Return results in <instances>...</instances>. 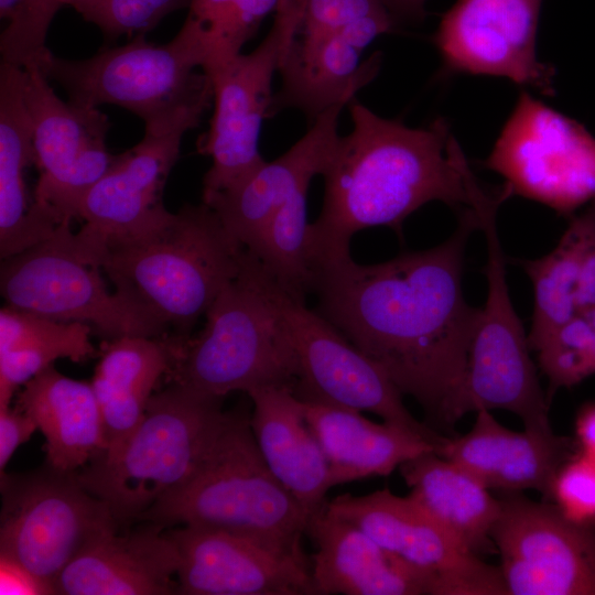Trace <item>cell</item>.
<instances>
[{"instance_id":"6da1fadb","label":"cell","mask_w":595,"mask_h":595,"mask_svg":"<svg viewBox=\"0 0 595 595\" xmlns=\"http://www.w3.org/2000/svg\"><path fill=\"white\" fill-rule=\"evenodd\" d=\"M475 229L477 215L468 210L433 248L376 264L357 263L350 253L325 257L314 268L317 312L445 430L454 425L479 313L462 286L465 247Z\"/></svg>"},{"instance_id":"7a4b0ae2","label":"cell","mask_w":595,"mask_h":595,"mask_svg":"<svg viewBox=\"0 0 595 595\" xmlns=\"http://www.w3.org/2000/svg\"><path fill=\"white\" fill-rule=\"evenodd\" d=\"M353 130L338 137L321 174V213L310 224L313 262L347 255L353 236L386 226L401 232L409 215L433 201L473 210L483 185L445 119L411 128L353 98Z\"/></svg>"},{"instance_id":"3957f363","label":"cell","mask_w":595,"mask_h":595,"mask_svg":"<svg viewBox=\"0 0 595 595\" xmlns=\"http://www.w3.org/2000/svg\"><path fill=\"white\" fill-rule=\"evenodd\" d=\"M244 248L205 203L185 204L163 223L105 242L89 256L115 291L176 335L190 336L238 274Z\"/></svg>"},{"instance_id":"277c9868","label":"cell","mask_w":595,"mask_h":595,"mask_svg":"<svg viewBox=\"0 0 595 595\" xmlns=\"http://www.w3.org/2000/svg\"><path fill=\"white\" fill-rule=\"evenodd\" d=\"M250 415L226 412L198 468L138 520L245 537L306 559L301 539L310 516L275 478L257 445Z\"/></svg>"},{"instance_id":"5b68a950","label":"cell","mask_w":595,"mask_h":595,"mask_svg":"<svg viewBox=\"0 0 595 595\" xmlns=\"http://www.w3.org/2000/svg\"><path fill=\"white\" fill-rule=\"evenodd\" d=\"M223 399L176 382L151 396L143 419L120 451L75 472L121 526L138 521L198 468L219 432Z\"/></svg>"},{"instance_id":"8992f818","label":"cell","mask_w":595,"mask_h":595,"mask_svg":"<svg viewBox=\"0 0 595 595\" xmlns=\"http://www.w3.org/2000/svg\"><path fill=\"white\" fill-rule=\"evenodd\" d=\"M169 376L199 394L224 399L232 391L290 386L296 360L285 325L268 296L257 258L244 250L238 274L205 313Z\"/></svg>"},{"instance_id":"52a82bcc","label":"cell","mask_w":595,"mask_h":595,"mask_svg":"<svg viewBox=\"0 0 595 595\" xmlns=\"http://www.w3.org/2000/svg\"><path fill=\"white\" fill-rule=\"evenodd\" d=\"M209 50L202 26L187 14L177 34L165 44L144 34L121 46L100 50L91 57L66 60L52 52L40 65L69 101L85 107L120 106L144 123L213 94L206 67Z\"/></svg>"},{"instance_id":"ba28073f","label":"cell","mask_w":595,"mask_h":595,"mask_svg":"<svg viewBox=\"0 0 595 595\" xmlns=\"http://www.w3.org/2000/svg\"><path fill=\"white\" fill-rule=\"evenodd\" d=\"M509 197L489 191L475 205L487 247V298L473 329L466 371L454 407V418L478 410L502 409L518 415L524 430L548 433L549 400L530 357L528 335L511 303L506 260L497 229V212Z\"/></svg>"},{"instance_id":"9c48e42d","label":"cell","mask_w":595,"mask_h":595,"mask_svg":"<svg viewBox=\"0 0 595 595\" xmlns=\"http://www.w3.org/2000/svg\"><path fill=\"white\" fill-rule=\"evenodd\" d=\"M264 290L289 333L296 360L294 394L304 402L367 411L423 437L435 448L447 437L416 420L389 376L305 301L283 290L259 262Z\"/></svg>"},{"instance_id":"30bf717a","label":"cell","mask_w":595,"mask_h":595,"mask_svg":"<svg viewBox=\"0 0 595 595\" xmlns=\"http://www.w3.org/2000/svg\"><path fill=\"white\" fill-rule=\"evenodd\" d=\"M0 478V559L26 570L51 594L58 575L87 544L121 527L75 473L47 466Z\"/></svg>"},{"instance_id":"8fae6325","label":"cell","mask_w":595,"mask_h":595,"mask_svg":"<svg viewBox=\"0 0 595 595\" xmlns=\"http://www.w3.org/2000/svg\"><path fill=\"white\" fill-rule=\"evenodd\" d=\"M71 224L48 239L1 260L6 305L63 322L89 324L105 338L165 337L167 329L116 291L75 247Z\"/></svg>"},{"instance_id":"7c38bea8","label":"cell","mask_w":595,"mask_h":595,"mask_svg":"<svg viewBox=\"0 0 595 595\" xmlns=\"http://www.w3.org/2000/svg\"><path fill=\"white\" fill-rule=\"evenodd\" d=\"M274 12L269 33L251 53L204 72L213 85L215 108L208 131L197 142L198 152L212 158L203 178V202L236 186L266 162L258 144L273 96L271 83L299 34L304 0H281Z\"/></svg>"},{"instance_id":"4fadbf2b","label":"cell","mask_w":595,"mask_h":595,"mask_svg":"<svg viewBox=\"0 0 595 595\" xmlns=\"http://www.w3.org/2000/svg\"><path fill=\"white\" fill-rule=\"evenodd\" d=\"M484 166L509 196L573 216L595 199V138L576 120L521 91Z\"/></svg>"},{"instance_id":"5bb4252c","label":"cell","mask_w":595,"mask_h":595,"mask_svg":"<svg viewBox=\"0 0 595 595\" xmlns=\"http://www.w3.org/2000/svg\"><path fill=\"white\" fill-rule=\"evenodd\" d=\"M213 97L209 94L144 123L142 140L118 154L93 186L79 209L84 224L74 234L75 246L87 260L105 242L143 232L171 216L163 204L164 185L183 136L199 125Z\"/></svg>"},{"instance_id":"9a60e30c","label":"cell","mask_w":595,"mask_h":595,"mask_svg":"<svg viewBox=\"0 0 595 595\" xmlns=\"http://www.w3.org/2000/svg\"><path fill=\"white\" fill-rule=\"evenodd\" d=\"M499 501L491 540L508 595H595V529L518 491Z\"/></svg>"},{"instance_id":"2e32d148","label":"cell","mask_w":595,"mask_h":595,"mask_svg":"<svg viewBox=\"0 0 595 595\" xmlns=\"http://www.w3.org/2000/svg\"><path fill=\"white\" fill-rule=\"evenodd\" d=\"M326 507L425 573L433 595H508L500 569L483 562L409 495L388 488L363 496L347 493Z\"/></svg>"},{"instance_id":"e0dca14e","label":"cell","mask_w":595,"mask_h":595,"mask_svg":"<svg viewBox=\"0 0 595 595\" xmlns=\"http://www.w3.org/2000/svg\"><path fill=\"white\" fill-rule=\"evenodd\" d=\"M542 0H457L432 36L444 74L504 77L554 94V68L538 60Z\"/></svg>"},{"instance_id":"ac0fdd59","label":"cell","mask_w":595,"mask_h":595,"mask_svg":"<svg viewBox=\"0 0 595 595\" xmlns=\"http://www.w3.org/2000/svg\"><path fill=\"white\" fill-rule=\"evenodd\" d=\"M180 554L178 594L317 595L307 559L224 531L166 528Z\"/></svg>"},{"instance_id":"d6986e66","label":"cell","mask_w":595,"mask_h":595,"mask_svg":"<svg viewBox=\"0 0 595 595\" xmlns=\"http://www.w3.org/2000/svg\"><path fill=\"white\" fill-rule=\"evenodd\" d=\"M389 14L370 17L329 33L298 34L279 68L282 85L273 94L268 118L286 108L306 115L310 123L329 107L351 100L378 74L381 53L360 63L364 50L379 35L396 30Z\"/></svg>"},{"instance_id":"ffe728a7","label":"cell","mask_w":595,"mask_h":595,"mask_svg":"<svg viewBox=\"0 0 595 595\" xmlns=\"http://www.w3.org/2000/svg\"><path fill=\"white\" fill-rule=\"evenodd\" d=\"M349 101L343 100L324 110L285 153L266 161L236 186L203 202L244 249L252 250L285 201L323 173L339 137V115Z\"/></svg>"},{"instance_id":"44dd1931","label":"cell","mask_w":595,"mask_h":595,"mask_svg":"<svg viewBox=\"0 0 595 595\" xmlns=\"http://www.w3.org/2000/svg\"><path fill=\"white\" fill-rule=\"evenodd\" d=\"M180 554L166 529L143 522L93 540L62 571L53 588L63 595L178 594Z\"/></svg>"},{"instance_id":"7402d4cb","label":"cell","mask_w":595,"mask_h":595,"mask_svg":"<svg viewBox=\"0 0 595 595\" xmlns=\"http://www.w3.org/2000/svg\"><path fill=\"white\" fill-rule=\"evenodd\" d=\"M315 545L312 577L317 595H433L431 578L380 545L326 504L310 516Z\"/></svg>"},{"instance_id":"603a6c76","label":"cell","mask_w":595,"mask_h":595,"mask_svg":"<svg viewBox=\"0 0 595 595\" xmlns=\"http://www.w3.org/2000/svg\"><path fill=\"white\" fill-rule=\"evenodd\" d=\"M476 414L466 434L447 437L436 453L467 469L488 489H534L550 501L558 469L577 452L575 440L509 430L488 410Z\"/></svg>"},{"instance_id":"cb8c5ba5","label":"cell","mask_w":595,"mask_h":595,"mask_svg":"<svg viewBox=\"0 0 595 595\" xmlns=\"http://www.w3.org/2000/svg\"><path fill=\"white\" fill-rule=\"evenodd\" d=\"M24 71L0 65V257L20 253L61 227L46 207L30 203L25 170L35 163L33 122L23 94Z\"/></svg>"},{"instance_id":"d4e9b609","label":"cell","mask_w":595,"mask_h":595,"mask_svg":"<svg viewBox=\"0 0 595 595\" xmlns=\"http://www.w3.org/2000/svg\"><path fill=\"white\" fill-rule=\"evenodd\" d=\"M252 401L251 429L268 467L309 516L327 502L329 466L304 414L303 401L290 386L247 392Z\"/></svg>"},{"instance_id":"484cf974","label":"cell","mask_w":595,"mask_h":595,"mask_svg":"<svg viewBox=\"0 0 595 595\" xmlns=\"http://www.w3.org/2000/svg\"><path fill=\"white\" fill-rule=\"evenodd\" d=\"M190 336H125L106 343L90 381L107 441L97 459L113 457L143 419L154 387L169 375Z\"/></svg>"},{"instance_id":"4316f807","label":"cell","mask_w":595,"mask_h":595,"mask_svg":"<svg viewBox=\"0 0 595 595\" xmlns=\"http://www.w3.org/2000/svg\"><path fill=\"white\" fill-rule=\"evenodd\" d=\"M22 387L15 407L44 435L47 466L75 473L106 452L104 419L90 382L67 377L52 365Z\"/></svg>"},{"instance_id":"83f0119b","label":"cell","mask_w":595,"mask_h":595,"mask_svg":"<svg viewBox=\"0 0 595 595\" xmlns=\"http://www.w3.org/2000/svg\"><path fill=\"white\" fill-rule=\"evenodd\" d=\"M306 422L329 466L332 487L388 476L404 462L434 446L391 423H376L359 411L304 402Z\"/></svg>"},{"instance_id":"f1b7e54d","label":"cell","mask_w":595,"mask_h":595,"mask_svg":"<svg viewBox=\"0 0 595 595\" xmlns=\"http://www.w3.org/2000/svg\"><path fill=\"white\" fill-rule=\"evenodd\" d=\"M409 496L458 542L479 555L495 547L491 530L500 501L472 473L435 451L399 466Z\"/></svg>"},{"instance_id":"f546056e","label":"cell","mask_w":595,"mask_h":595,"mask_svg":"<svg viewBox=\"0 0 595 595\" xmlns=\"http://www.w3.org/2000/svg\"><path fill=\"white\" fill-rule=\"evenodd\" d=\"M23 71V94L34 131V165L40 171L34 191H42L64 182L106 145L110 121L97 107L62 100L39 66Z\"/></svg>"},{"instance_id":"4dcf8cb0","label":"cell","mask_w":595,"mask_h":595,"mask_svg":"<svg viewBox=\"0 0 595 595\" xmlns=\"http://www.w3.org/2000/svg\"><path fill=\"white\" fill-rule=\"evenodd\" d=\"M91 326L63 322L4 305L0 311V409L15 391L61 358L82 363L97 355Z\"/></svg>"},{"instance_id":"1f68e13d","label":"cell","mask_w":595,"mask_h":595,"mask_svg":"<svg viewBox=\"0 0 595 595\" xmlns=\"http://www.w3.org/2000/svg\"><path fill=\"white\" fill-rule=\"evenodd\" d=\"M584 241V217L570 223L555 248L538 259L518 261L533 286V314L528 343L536 350L577 312L576 292Z\"/></svg>"},{"instance_id":"d6a6232c","label":"cell","mask_w":595,"mask_h":595,"mask_svg":"<svg viewBox=\"0 0 595 595\" xmlns=\"http://www.w3.org/2000/svg\"><path fill=\"white\" fill-rule=\"evenodd\" d=\"M281 0H191L188 15L202 26L209 61L207 73L230 61L255 35L263 19Z\"/></svg>"},{"instance_id":"836d02e7","label":"cell","mask_w":595,"mask_h":595,"mask_svg":"<svg viewBox=\"0 0 595 595\" xmlns=\"http://www.w3.org/2000/svg\"><path fill=\"white\" fill-rule=\"evenodd\" d=\"M534 351L549 380V402L558 389L595 375V304L577 311Z\"/></svg>"},{"instance_id":"e575fe53","label":"cell","mask_w":595,"mask_h":595,"mask_svg":"<svg viewBox=\"0 0 595 595\" xmlns=\"http://www.w3.org/2000/svg\"><path fill=\"white\" fill-rule=\"evenodd\" d=\"M74 8L102 32L108 44L154 29L167 14L188 8L191 0H58Z\"/></svg>"},{"instance_id":"d590c367","label":"cell","mask_w":595,"mask_h":595,"mask_svg":"<svg viewBox=\"0 0 595 595\" xmlns=\"http://www.w3.org/2000/svg\"><path fill=\"white\" fill-rule=\"evenodd\" d=\"M61 8L58 0H22L1 33V62L21 68L40 65L51 52L45 44L46 35Z\"/></svg>"},{"instance_id":"8d00e7d4","label":"cell","mask_w":595,"mask_h":595,"mask_svg":"<svg viewBox=\"0 0 595 595\" xmlns=\"http://www.w3.org/2000/svg\"><path fill=\"white\" fill-rule=\"evenodd\" d=\"M550 501L569 520L595 529V459L578 451L569 457L554 476Z\"/></svg>"},{"instance_id":"74e56055","label":"cell","mask_w":595,"mask_h":595,"mask_svg":"<svg viewBox=\"0 0 595 595\" xmlns=\"http://www.w3.org/2000/svg\"><path fill=\"white\" fill-rule=\"evenodd\" d=\"M389 14L383 0H304L300 35H321L370 17Z\"/></svg>"},{"instance_id":"f35d334b","label":"cell","mask_w":595,"mask_h":595,"mask_svg":"<svg viewBox=\"0 0 595 595\" xmlns=\"http://www.w3.org/2000/svg\"><path fill=\"white\" fill-rule=\"evenodd\" d=\"M37 430L34 420L19 408L0 409V475H6V467L15 450L28 442Z\"/></svg>"},{"instance_id":"ab89813d","label":"cell","mask_w":595,"mask_h":595,"mask_svg":"<svg viewBox=\"0 0 595 595\" xmlns=\"http://www.w3.org/2000/svg\"><path fill=\"white\" fill-rule=\"evenodd\" d=\"M584 241L576 292L577 311L595 304V199L582 213Z\"/></svg>"},{"instance_id":"60d3db41","label":"cell","mask_w":595,"mask_h":595,"mask_svg":"<svg viewBox=\"0 0 595 595\" xmlns=\"http://www.w3.org/2000/svg\"><path fill=\"white\" fill-rule=\"evenodd\" d=\"M1 594H51V591L23 567L0 559Z\"/></svg>"},{"instance_id":"b9f144b4","label":"cell","mask_w":595,"mask_h":595,"mask_svg":"<svg viewBox=\"0 0 595 595\" xmlns=\"http://www.w3.org/2000/svg\"><path fill=\"white\" fill-rule=\"evenodd\" d=\"M577 451L595 459V402L584 404L575 420Z\"/></svg>"},{"instance_id":"7bdbcfd3","label":"cell","mask_w":595,"mask_h":595,"mask_svg":"<svg viewBox=\"0 0 595 595\" xmlns=\"http://www.w3.org/2000/svg\"><path fill=\"white\" fill-rule=\"evenodd\" d=\"M22 0H0V17L7 19Z\"/></svg>"}]
</instances>
